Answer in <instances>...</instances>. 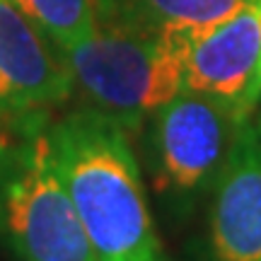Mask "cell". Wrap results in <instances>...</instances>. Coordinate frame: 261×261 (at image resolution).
<instances>
[{
  "label": "cell",
  "instance_id": "3",
  "mask_svg": "<svg viewBox=\"0 0 261 261\" xmlns=\"http://www.w3.org/2000/svg\"><path fill=\"white\" fill-rule=\"evenodd\" d=\"M0 234L17 261H97L48 128H34L0 162Z\"/></svg>",
  "mask_w": 261,
  "mask_h": 261
},
{
  "label": "cell",
  "instance_id": "6",
  "mask_svg": "<svg viewBox=\"0 0 261 261\" xmlns=\"http://www.w3.org/2000/svg\"><path fill=\"white\" fill-rule=\"evenodd\" d=\"M184 87L252 116L261 97V0H249L187 48Z\"/></svg>",
  "mask_w": 261,
  "mask_h": 261
},
{
  "label": "cell",
  "instance_id": "2",
  "mask_svg": "<svg viewBox=\"0 0 261 261\" xmlns=\"http://www.w3.org/2000/svg\"><path fill=\"white\" fill-rule=\"evenodd\" d=\"M187 48L184 39L121 15L97 19L92 34L61 56L90 109L133 130L184 90Z\"/></svg>",
  "mask_w": 261,
  "mask_h": 261
},
{
  "label": "cell",
  "instance_id": "5",
  "mask_svg": "<svg viewBox=\"0 0 261 261\" xmlns=\"http://www.w3.org/2000/svg\"><path fill=\"white\" fill-rule=\"evenodd\" d=\"M70 92L73 77L54 41L12 0H0V119L39 116Z\"/></svg>",
  "mask_w": 261,
  "mask_h": 261
},
{
  "label": "cell",
  "instance_id": "4",
  "mask_svg": "<svg viewBox=\"0 0 261 261\" xmlns=\"http://www.w3.org/2000/svg\"><path fill=\"white\" fill-rule=\"evenodd\" d=\"M249 116L211 94L181 90L152 114V160L160 191L196 196L213 187Z\"/></svg>",
  "mask_w": 261,
  "mask_h": 261
},
{
  "label": "cell",
  "instance_id": "9",
  "mask_svg": "<svg viewBox=\"0 0 261 261\" xmlns=\"http://www.w3.org/2000/svg\"><path fill=\"white\" fill-rule=\"evenodd\" d=\"M54 46L68 48L92 34L97 24L92 0H12Z\"/></svg>",
  "mask_w": 261,
  "mask_h": 261
},
{
  "label": "cell",
  "instance_id": "1",
  "mask_svg": "<svg viewBox=\"0 0 261 261\" xmlns=\"http://www.w3.org/2000/svg\"><path fill=\"white\" fill-rule=\"evenodd\" d=\"M48 136L97 261H165L128 130L87 107L56 121Z\"/></svg>",
  "mask_w": 261,
  "mask_h": 261
},
{
  "label": "cell",
  "instance_id": "8",
  "mask_svg": "<svg viewBox=\"0 0 261 261\" xmlns=\"http://www.w3.org/2000/svg\"><path fill=\"white\" fill-rule=\"evenodd\" d=\"M249 0H130L133 17L165 34L194 41L208 29L223 24Z\"/></svg>",
  "mask_w": 261,
  "mask_h": 261
},
{
  "label": "cell",
  "instance_id": "7",
  "mask_svg": "<svg viewBox=\"0 0 261 261\" xmlns=\"http://www.w3.org/2000/svg\"><path fill=\"white\" fill-rule=\"evenodd\" d=\"M213 261H261V130L247 121L213 184Z\"/></svg>",
  "mask_w": 261,
  "mask_h": 261
}]
</instances>
